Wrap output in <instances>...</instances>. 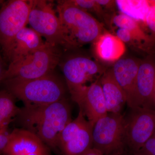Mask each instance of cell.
Returning a JSON list of instances; mask_svg holds the SVG:
<instances>
[{"mask_svg": "<svg viewBox=\"0 0 155 155\" xmlns=\"http://www.w3.org/2000/svg\"><path fill=\"white\" fill-rule=\"evenodd\" d=\"M150 8L147 14L145 22L150 29L155 33V1H149Z\"/></svg>", "mask_w": 155, "mask_h": 155, "instance_id": "obj_23", "label": "cell"}, {"mask_svg": "<svg viewBox=\"0 0 155 155\" xmlns=\"http://www.w3.org/2000/svg\"><path fill=\"white\" fill-rule=\"evenodd\" d=\"M123 155H133L132 154H130L127 153H125V154H124Z\"/></svg>", "mask_w": 155, "mask_h": 155, "instance_id": "obj_30", "label": "cell"}, {"mask_svg": "<svg viewBox=\"0 0 155 155\" xmlns=\"http://www.w3.org/2000/svg\"><path fill=\"white\" fill-rule=\"evenodd\" d=\"M15 98L7 90L0 91V128L8 127L19 114L20 108L16 105Z\"/></svg>", "mask_w": 155, "mask_h": 155, "instance_id": "obj_20", "label": "cell"}, {"mask_svg": "<svg viewBox=\"0 0 155 155\" xmlns=\"http://www.w3.org/2000/svg\"><path fill=\"white\" fill-rule=\"evenodd\" d=\"M62 49L45 42L24 61L8 66L3 81L11 78L35 79L52 73L62 59Z\"/></svg>", "mask_w": 155, "mask_h": 155, "instance_id": "obj_4", "label": "cell"}, {"mask_svg": "<svg viewBox=\"0 0 155 155\" xmlns=\"http://www.w3.org/2000/svg\"><path fill=\"white\" fill-rule=\"evenodd\" d=\"M113 22L119 28L129 31L132 35L134 40L138 43L139 46L141 49L150 51L151 46L154 45V40L144 33L135 19L121 13L114 17Z\"/></svg>", "mask_w": 155, "mask_h": 155, "instance_id": "obj_18", "label": "cell"}, {"mask_svg": "<svg viewBox=\"0 0 155 155\" xmlns=\"http://www.w3.org/2000/svg\"><path fill=\"white\" fill-rule=\"evenodd\" d=\"M133 155H155V133Z\"/></svg>", "mask_w": 155, "mask_h": 155, "instance_id": "obj_22", "label": "cell"}, {"mask_svg": "<svg viewBox=\"0 0 155 155\" xmlns=\"http://www.w3.org/2000/svg\"><path fill=\"white\" fill-rule=\"evenodd\" d=\"M83 155H103L101 153L94 148H92Z\"/></svg>", "mask_w": 155, "mask_h": 155, "instance_id": "obj_28", "label": "cell"}, {"mask_svg": "<svg viewBox=\"0 0 155 155\" xmlns=\"http://www.w3.org/2000/svg\"><path fill=\"white\" fill-rule=\"evenodd\" d=\"M155 133V110L140 107L129 108L123 118L125 153L133 154Z\"/></svg>", "mask_w": 155, "mask_h": 155, "instance_id": "obj_6", "label": "cell"}, {"mask_svg": "<svg viewBox=\"0 0 155 155\" xmlns=\"http://www.w3.org/2000/svg\"><path fill=\"white\" fill-rule=\"evenodd\" d=\"M28 24L47 42L68 50L53 1L32 0Z\"/></svg>", "mask_w": 155, "mask_h": 155, "instance_id": "obj_5", "label": "cell"}, {"mask_svg": "<svg viewBox=\"0 0 155 155\" xmlns=\"http://www.w3.org/2000/svg\"><path fill=\"white\" fill-rule=\"evenodd\" d=\"M91 124L79 110L77 117L72 120L61 132L58 149L61 155H83L92 148Z\"/></svg>", "mask_w": 155, "mask_h": 155, "instance_id": "obj_9", "label": "cell"}, {"mask_svg": "<svg viewBox=\"0 0 155 155\" xmlns=\"http://www.w3.org/2000/svg\"><path fill=\"white\" fill-rule=\"evenodd\" d=\"M4 2H5V1H1V0H0V8H1V7L2 6V5H3V4L4 3Z\"/></svg>", "mask_w": 155, "mask_h": 155, "instance_id": "obj_29", "label": "cell"}, {"mask_svg": "<svg viewBox=\"0 0 155 155\" xmlns=\"http://www.w3.org/2000/svg\"><path fill=\"white\" fill-rule=\"evenodd\" d=\"M69 93L84 86L95 76L102 75L105 69L95 61L82 55L71 56L61 64Z\"/></svg>", "mask_w": 155, "mask_h": 155, "instance_id": "obj_10", "label": "cell"}, {"mask_svg": "<svg viewBox=\"0 0 155 155\" xmlns=\"http://www.w3.org/2000/svg\"><path fill=\"white\" fill-rule=\"evenodd\" d=\"M71 98L93 127L96 122L108 114L100 80L84 85L70 93Z\"/></svg>", "mask_w": 155, "mask_h": 155, "instance_id": "obj_11", "label": "cell"}, {"mask_svg": "<svg viewBox=\"0 0 155 155\" xmlns=\"http://www.w3.org/2000/svg\"><path fill=\"white\" fill-rule=\"evenodd\" d=\"M115 3L122 14L137 21L141 20L145 22L150 7L149 1L117 0Z\"/></svg>", "mask_w": 155, "mask_h": 155, "instance_id": "obj_19", "label": "cell"}, {"mask_svg": "<svg viewBox=\"0 0 155 155\" xmlns=\"http://www.w3.org/2000/svg\"><path fill=\"white\" fill-rule=\"evenodd\" d=\"M100 81L108 113L122 114L124 106L127 104V97L115 79L111 69L104 72Z\"/></svg>", "mask_w": 155, "mask_h": 155, "instance_id": "obj_16", "label": "cell"}, {"mask_svg": "<svg viewBox=\"0 0 155 155\" xmlns=\"http://www.w3.org/2000/svg\"><path fill=\"white\" fill-rule=\"evenodd\" d=\"M135 107L155 110V62L150 58L140 62L136 81Z\"/></svg>", "mask_w": 155, "mask_h": 155, "instance_id": "obj_12", "label": "cell"}, {"mask_svg": "<svg viewBox=\"0 0 155 155\" xmlns=\"http://www.w3.org/2000/svg\"><path fill=\"white\" fill-rule=\"evenodd\" d=\"M45 42L36 31L26 26L15 37L3 57L8 66L17 64L32 54Z\"/></svg>", "mask_w": 155, "mask_h": 155, "instance_id": "obj_14", "label": "cell"}, {"mask_svg": "<svg viewBox=\"0 0 155 155\" xmlns=\"http://www.w3.org/2000/svg\"><path fill=\"white\" fill-rule=\"evenodd\" d=\"M94 43L97 56L107 62L118 61L125 51L124 43L116 35L108 32L103 33Z\"/></svg>", "mask_w": 155, "mask_h": 155, "instance_id": "obj_17", "label": "cell"}, {"mask_svg": "<svg viewBox=\"0 0 155 155\" xmlns=\"http://www.w3.org/2000/svg\"><path fill=\"white\" fill-rule=\"evenodd\" d=\"M56 10L68 50L94 43L104 33L102 24L72 1H57Z\"/></svg>", "mask_w": 155, "mask_h": 155, "instance_id": "obj_2", "label": "cell"}, {"mask_svg": "<svg viewBox=\"0 0 155 155\" xmlns=\"http://www.w3.org/2000/svg\"><path fill=\"white\" fill-rule=\"evenodd\" d=\"M116 36L124 43L134 41L130 31L124 28H119L116 32Z\"/></svg>", "mask_w": 155, "mask_h": 155, "instance_id": "obj_25", "label": "cell"}, {"mask_svg": "<svg viewBox=\"0 0 155 155\" xmlns=\"http://www.w3.org/2000/svg\"><path fill=\"white\" fill-rule=\"evenodd\" d=\"M10 134L8 127L0 128V155H3L8 142Z\"/></svg>", "mask_w": 155, "mask_h": 155, "instance_id": "obj_24", "label": "cell"}, {"mask_svg": "<svg viewBox=\"0 0 155 155\" xmlns=\"http://www.w3.org/2000/svg\"><path fill=\"white\" fill-rule=\"evenodd\" d=\"M15 119L20 128L32 132L51 150L59 153L61 132L72 120L71 106L66 98L49 104L24 105Z\"/></svg>", "mask_w": 155, "mask_h": 155, "instance_id": "obj_1", "label": "cell"}, {"mask_svg": "<svg viewBox=\"0 0 155 155\" xmlns=\"http://www.w3.org/2000/svg\"><path fill=\"white\" fill-rule=\"evenodd\" d=\"M51 150L38 137L22 128L10 132L3 155H51Z\"/></svg>", "mask_w": 155, "mask_h": 155, "instance_id": "obj_13", "label": "cell"}, {"mask_svg": "<svg viewBox=\"0 0 155 155\" xmlns=\"http://www.w3.org/2000/svg\"><path fill=\"white\" fill-rule=\"evenodd\" d=\"M122 114L108 113L98 120L92 130V148L103 155H123L125 149Z\"/></svg>", "mask_w": 155, "mask_h": 155, "instance_id": "obj_7", "label": "cell"}, {"mask_svg": "<svg viewBox=\"0 0 155 155\" xmlns=\"http://www.w3.org/2000/svg\"><path fill=\"white\" fill-rule=\"evenodd\" d=\"M96 2L101 7L102 6H105V7H111L114 3H115V1H107V0H96Z\"/></svg>", "mask_w": 155, "mask_h": 155, "instance_id": "obj_27", "label": "cell"}, {"mask_svg": "<svg viewBox=\"0 0 155 155\" xmlns=\"http://www.w3.org/2000/svg\"><path fill=\"white\" fill-rule=\"evenodd\" d=\"M73 2L78 7L88 12L92 11L101 14V7L94 0H74Z\"/></svg>", "mask_w": 155, "mask_h": 155, "instance_id": "obj_21", "label": "cell"}, {"mask_svg": "<svg viewBox=\"0 0 155 155\" xmlns=\"http://www.w3.org/2000/svg\"><path fill=\"white\" fill-rule=\"evenodd\" d=\"M5 61L4 59V57L2 55V53L0 48V82H2L4 75L7 70V68L6 67L5 64Z\"/></svg>", "mask_w": 155, "mask_h": 155, "instance_id": "obj_26", "label": "cell"}, {"mask_svg": "<svg viewBox=\"0 0 155 155\" xmlns=\"http://www.w3.org/2000/svg\"><path fill=\"white\" fill-rule=\"evenodd\" d=\"M140 62L132 58L120 59L111 69L116 81L126 94L129 108L134 107L136 81Z\"/></svg>", "mask_w": 155, "mask_h": 155, "instance_id": "obj_15", "label": "cell"}, {"mask_svg": "<svg viewBox=\"0 0 155 155\" xmlns=\"http://www.w3.org/2000/svg\"><path fill=\"white\" fill-rule=\"evenodd\" d=\"M32 0H10L0 8V48L3 56L11 42L28 24Z\"/></svg>", "mask_w": 155, "mask_h": 155, "instance_id": "obj_8", "label": "cell"}, {"mask_svg": "<svg viewBox=\"0 0 155 155\" xmlns=\"http://www.w3.org/2000/svg\"><path fill=\"white\" fill-rule=\"evenodd\" d=\"M2 82L6 90L25 106L49 104L66 98V87L54 72L35 79L11 78Z\"/></svg>", "mask_w": 155, "mask_h": 155, "instance_id": "obj_3", "label": "cell"}]
</instances>
